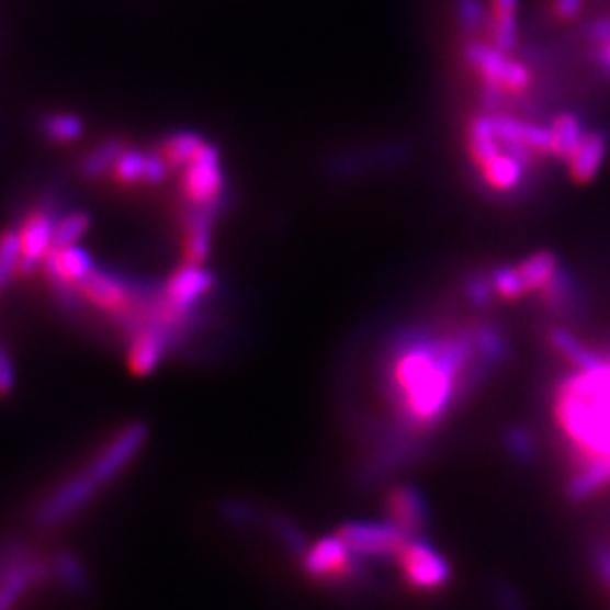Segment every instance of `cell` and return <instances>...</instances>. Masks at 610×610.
<instances>
[{
	"label": "cell",
	"mask_w": 610,
	"mask_h": 610,
	"mask_svg": "<svg viewBox=\"0 0 610 610\" xmlns=\"http://www.w3.org/2000/svg\"><path fill=\"white\" fill-rule=\"evenodd\" d=\"M339 536L347 541L349 550L369 563H389L400 558L405 545L414 533L400 527L396 520H351L341 527Z\"/></svg>",
	"instance_id": "cell-1"
},
{
	"label": "cell",
	"mask_w": 610,
	"mask_h": 610,
	"mask_svg": "<svg viewBox=\"0 0 610 610\" xmlns=\"http://www.w3.org/2000/svg\"><path fill=\"white\" fill-rule=\"evenodd\" d=\"M181 193L190 208L217 217L224 206V172L217 147L206 143L200 155L181 170Z\"/></svg>",
	"instance_id": "cell-2"
},
{
	"label": "cell",
	"mask_w": 610,
	"mask_h": 610,
	"mask_svg": "<svg viewBox=\"0 0 610 610\" xmlns=\"http://www.w3.org/2000/svg\"><path fill=\"white\" fill-rule=\"evenodd\" d=\"M398 565L405 584L414 590H439L452 579L450 561L430 539H426V533H414L398 558Z\"/></svg>",
	"instance_id": "cell-3"
},
{
	"label": "cell",
	"mask_w": 610,
	"mask_h": 610,
	"mask_svg": "<svg viewBox=\"0 0 610 610\" xmlns=\"http://www.w3.org/2000/svg\"><path fill=\"white\" fill-rule=\"evenodd\" d=\"M464 61L479 72L482 80L498 82L507 91L520 93L531 82V70L522 64L509 57V53L500 50L498 46H488L479 39H468L462 48Z\"/></svg>",
	"instance_id": "cell-4"
},
{
	"label": "cell",
	"mask_w": 610,
	"mask_h": 610,
	"mask_svg": "<svg viewBox=\"0 0 610 610\" xmlns=\"http://www.w3.org/2000/svg\"><path fill=\"white\" fill-rule=\"evenodd\" d=\"M495 129H498V138L502 143V149L511 151L516 159H520L524 166L531 163V155H550L552 157V129L536 125V123H524L511 116H495Z\"/></svg>",
	"instance_id": "cell-5"
},
{
	"label": "cell",
	"mask_w": 610,
	"mask_h": 610,
	"mask_svg": "<svg viewBox=\"0 0 610 610\" xmlns=\"http://www.w3.org/2000/svg\"><path fill=\"white\" fill-rule=\"evenodd\" d=\"M353 561V552L349 550L347 541L332 533V536L319 539L301 554V567L305 575L315 581H341Z\"/></svg>",
	"instance_id": "cell-6"
},
{
	"label": "cell",
	"mask_w": 610,
	"mask_h": 610,
	"mask_svg": "<svg viewBox=\"0 0 610 610\" xmlns=\"http://www.w3.org/2000/svg\"><path fill=\"white\" fill-rule=\"evenodd\" d=\"M57 219L50 208H34L21 224V267L19 274L30 276L36 267L44 262L48 251L53 249Z\"/></svg>",
	"instance_id": "cell-7"
},
{
	"label": "cell",
	"mask_w": 610,
	"mask_h": 610,
	"mask_svg": "<svg viewBox=\"0 0 610 610\" xmlns=\"http://www.w3.org/2000/svg\"><path fill=\"white\" fill-rule=\"evenodd\" d=\"M50 575V563L27 554L0 579V610H14L34 586H39Z\"/></svg>",
	"instance_id": "cell-8"
},
{
	"label": "cell",
	"mask_w": 610,
	"mask_h": 610,
	"mask_svg": "<svg viewBox=\"0 0 610 610\" xmlns=\"http://www.w3.org/2000/svg\"><path fill=\"white\" fill-rule=\"evenodd\" d=\"M387 509L392 520H396L409 533H423L430 522V502L423 488H418L416 484H396L389 490Z\"/></svg>",
	"instance_id": "cell-9"
},
{
	"label": "cell",
	"mask_w": 610,
	"mask_h": 610,
	"mask_svg": "<svg viewBox=\"0 0 610 610\" xmlns=\"http://www.w3.org/2000/svg\"><path fill=\"white\" fill-rule=\"evenodd\" d=\"M550 347L572 366L581 373H597L608 364V358H603L599 351L588 347L575 332L565 326H552L547 330Z\"/></svg>",
	"instance_id": "cell-10"
},
{
	"label": "cell",
	"mask_w": 610,
	"mask_h": 610,
	"mask_svg": "<svg viewBox=\"0 0 610 610\" xmlns=\"http://www.w3.org/2000/svg\"><path fill=\"white\" fill-rule=\"evenodd\" d=\"M610 486V456H588L565 484V498L572 505H584Z\"/></svg>",
	"instance_id": "cell-11"
},
{
	"label": "cell",
	"mask_w": 610,
	"mask_h": 610,
	"mask_svg": "<svg viewBox=\"0 0 610 610\" xmlns=\"http://www.w3.org/2000/svg\"><path fill=\"white\" fill-rule=\"evenodd\" d=\"M541 294L547 313H552L554 317L577 315L584 305V292L579 287L577 276L563 264L556 276L541 290Z\"/></svg>",
	"instance_id": "cell-12"
},
{
	"label": "cell",
	"mask_w": 610,
	"mask_h": 610,
	"mask_svg": "<svg viewBox=\"0 0 610 610\" xmlns=\"http://www.w3.org/2000/svg\"><path fill=\"white\" fill-rule=\"evenodd\" d=\"M475 341V360L495 373L511 360V344L507 335L493 321H477L471 326Z\"/></svg>",
	"instance_id": "cell-13"
},
{
	"label": "cell",
	"mask_w": 610,
	"mask_h": 610,
	"mask_svg": "<svg viewBox=\"0 0 610 610\" xmlns=\"http://www.w3.org/2000/svg\"><path fill=\"white\" fill-rule=\"evenodd\" d=\"M606 157H608V134L601 129L586 132L579 149L575 151V157L567 161L572 181L590 183L603 168Z\"/></svg>",
	"instance_id": "cell-14"
},
{
	"label": "cell",
	"mask_w": 610,
	"mask_h": 610,
	"mask_svg": "<svg viewBox=\"0 0 610 610\" xmlns=\"http://www.w3.org/2000/svg\"><path fill=\"white\" fill-rule=\"evenodd\" d=\"M215 217L200 208H190L183 219V262L204 264L211 253V224Z\"/></svg>",
	"instance_id": "cell-15"
},
{
	"label": "cell",
	"mask_w": 610,
	"mask_h": 610,
	"mask_svg": "<svg viewBox=\"0 0 610 610\" xmlns=\"http://www.w3.org/2000/svg\"><path fill=\"white\" fill-rule=\"evenodd\" d=\"M468 151L473 163L484 168L502 151V143L498 138V129H495V116L493 113H479L468 125Z\"/></svg>",
	"instance_id": "cell-16"
},
{
	"label": "cell",
	"mask_w": 610,
	"mask_h": 610,
	"mask_svg": "<svg viewBox=\"0 0 610 610\" xmlns=\"http://www.w3.org/2000/svg\"><path fill=\"white\" fill-rule=\"evenodd\" d=\"M518 3L520 0H490V39L505 53L518 48Z\"/></svg>",
	"instance_id": "cell-17"
},
{
	"label": "cell",
	"mask_w": 610,
	"mask_h": 610,
	"mask_svg": "<svg viewBox=\"0 0 610 610\" xmlns=\"http://www.w3.org/2000/svg\"><path fill=\"white\" fill-rule=\"evenodd\" d=\"M550 129H552V157L567 163L572 157H575V151L579 149L586 136V127L581 118L575 116V113H561V116L554 118Z\"/></svg>",
	"instance_id": "cell-18"
},
{
	"label": "cell",
	"mask_w": 610,
	"mask_h": 610,
	"mask_svg": "<svg viewBox=\"0 0 610 610\" xmlns=\"http://www.w3.org/2000/svg\"><path fill=\"white\" fill-rule=\"evenodd\" d=\"M518 267L529 292H541L561 270V258L552 249H541L527 256Z\"/></svg>",
	"instance_id": "cell-19"
},
{
	"label": "cell",
	"mask_w": 610,
	"mask_h": 610,
	"mask_svg": "<svg viewBox=\"0 0 610 610\" xmlns=\"http://www.w3.org/2000/svg\"><path fill=\"white\" fill-rule=\"evenodd\" d=\"M522 174H524V163L516 159L507 149H502L498 157L482 168L484 181L493 190H502V193L513 190L522 181Z\"/></svg>",
	"instance_id": "cell-20"
},
{
	"label": "cell",
	"mask_w": 610,
	"mask_h": 610,
	"mask_svg": "<svg viewBox=\"0 0 610 610\" xmlns=\"http://www.w3.org/2000/svg\"><path fill=\"white\" fill-rule=\"evenodd\" d=\"M204 145H206V140L195 132H177L161 143L159 151L172 170H183L200 155V149Z\"/></svg>",
	"instance_id": "cell-21"
},
{
	"label": "cell",
	"mask_w": 610,
	"mask_h": 610,
	"mask_svg": "<svg viewBox=\"0 0 610 610\" xmlns=\"http://www.w3.org/2000/svg\"><path fill=\"white\" fill-rule=\"evenodd\" d=\"M50 572L59 579V584L70 590V592H82L89 588V575L82 561L70 554V552H59L50 561Z\"/></svg>",
	"instance_id": "cell-22"
},
{
	"label": "cell",
	"mask_w": 610,
	"mask_h": 610,
	"mask_svg": "<svg viewBox=\"0 0 610 610\" xmlns=\"http://www.w3.org/2000/svg\"><path fill=\"white\" fill-rule=\"evenodd\" d=\"M456 25L468 36L475 39L486 27H490V10L484 0H456L454 3Z\"/></svg>",
	"instance_id": "cell-23"
},
{
	"label": "cell",
	"mask_w": 610,
	"mask_h": 610,
	"mask_svg": "<svg viewBox=\"0 0 610 610\" xmlns=\"http://www.w3.org/2000/svg\"><path fill=\"white\" fill-rule=\"evenodd\" d=\"M125 149L127 147L123 140H106V143L98 145L91 155H87L84 161L80 163V174L84 179H95V177L113 170V166L118 163Z\"/></svg>",
	"instance_id": "cell-24"
},
{
	"label": "cell",
	"mask_w": 610,
	"mask_h": 610,
	"mask_svg": "<svg viewBox=\"0 0 610 610\" xmlns=\"http://www.w3.org/2000/svg\"><path fill=\"white\" fill-rule=\"evenodd\" d=\"M502 445L507 454L518 464H533L539 460V441L531 434V430L522 426H511L502 434Z\"/></svg>",
	"instance_id": "cell-25"
},
{
	"label": "cell",
	"mask_w": 610,
	"mask_h": 610,
	"mask_svg": "<svg viewBox=\"0 0 610 610\" xmlns=\"http://www.w3.org/2000/svg\"><path fill=\"white\" fill-rule=\"evenodd\" d=\"M42 132L53 143H72L84 134V123L75 113H50L42 123Z\"/></svg>",
	"instance_id": "cell-26"
},
{
	"label": "cell",
	"mask_w": 610,
	"mask_h": 610,
	"mask_svg": "<svg viewBox=\"0 0 610 610\" xmlns=\"http://www.w3.org/2000/svg\"><path fill=\"white\" fill-rule=\"evenodd\" d=\"M462 292H464V298L477 310H488L495 303V298H498V292H495L493 281H490V272H482V270L466 274Z\"/></svg>",
	"instance_id": "cell-27"
},
{
	"label": "cell",
	"mask_w": 610,
	"mask_h": 610,
	"mask_svg": "<svg viewBox=\"0 0 610 610\" xmlns=\"http://www.w3.org/2000/svg\"><path fill=\"white\" fill-rule=\"evenodd\" d=\"M490 281H493L495 292H498V296L505 301H518L524 294H529V287L522 279L520 267L498 264L495 270H490Z\"/></svg>",
	"instance_id": "cell-28"
},
{
	"label": "cell",
	"mask_w": 610,
	"mask_h": 610,
	"mask_svg": "<svg viewBox=\"0 0 610 610\" xmlns=\"http://www.w3.org/2000/svg\"><path fill=\"white\" fill-rule=\"evenodd\" d=\"M89 226H91V217H89L87 213H80V211L68 213L66 217L57 219L53 247L61 249V247L78 245V242H80V238L89 231Z\"/></svg>",
	"instance_id": "cell-29"
},
{
	"label": "cell",
	"mask_w": 610,
	"mask_h": 610,
	"mask_svg": "<svg viewBox=\"0 0 610 610\" xmlns=\"http://www.w3.org/2000/svg\"><path fill=\"white\" fill-rule=\"evenodd\" d=\"M21 267V236L19 231L0 234V290L5 283L19 274Z\"/></svg>",
	"instance_id": "cell-30"
},
{
	"label": "cell",
	"mask_w": 610,
	"mask_h": 610,
	"mask_svg": "<svg viewBox=\"0 0 610 610\" xmlns=\"http://www.w3.org/2000/svg\"><path fill=\"white\" fill-rule=\"evenodd\" d=\"M145 159H147V151L140 149H125L118 163L113 166V177H116L118 183L123 185H132L145 179Z\"/></svg>",
	"instance_id": "cell-31"
},
{
	"label": "cell",
	"mask_w": 610,
	"mask_h": 610,
	"mask_svg": "<svg viewBox=\"0 0 610 610\" xmlns=\"http://www.w3.org/2000/svg\"><path fill=\"white\" fill-rule=\"evenodd\" d=\"M488 592H490L493 606L498 610H529L522 592L507 579H493Z\"/></svg>",
	"instance_id": "cell-32"
},
{
	"label": "cell",
	"mask_w": 610,
	"mask_h": 610,
	"mask_svg": "<svg viewBox=\"0 0 610 610\" xmlns=\"http://www.w3.org/2000/svg\"><path fill=\"white\" fill-rule=\"evenodd\" d=\"M270 524H272V529L276 531L279 541H281L290 552H294V554L301 556L305 550L310 547L308 541H305V536H303V531L294 524V520H290V518H285V516H270Z\"/></svg>",
	"instance_id": "cell-33"
},
{
	"label": "cell",
	"mask_w": 610,
	"mask_h": 610,
	"mask_svg": "<svg viewBox=\"0 0 610 610\" xmlns=\"http://www.w3.org/2000/svg\"><path fill=\"white\" fill-rule=\"evenodd\" d=\"M170 166L168 161L161 157V151H147V159H145V183H163L170 174Z\"/></svg>",
	"instance_id": "cell-34"
},
{
	"label": "cell",
	"mask_w": 610,
	"mask_h": 610,
	"mask_svg": "<svg viewBox=\"0 0 610 610\" xmlns=\"http://www.w3.org/2000/svg\"><path fill=\"white\" fill-rule=\"evenodd\" d=\"M505 87L498 84V82H488V80H482L479 84V100H482V106L486 113H493L495 116V111H500L502 104H505Z\"/></svg>",
	"instance_id": "cell-35"
},
{
	"label": "cell",
	"mask_w": 610,
	"mask_h": 610,
	"mask_svg": "<svg viewBox=\"0 0 610 610\" xmlns=\"http://www.w3.org/2000/svg\"><path fill=\"white\" fill-rule=\"evenodd\" d=\"M586 39L592 44L597 50L610 44V16H595L584 25Z\"/></svg>",
	"instance_id": "cell-36"
},
{
	"label": "cell",
	"mask_w": 610,
	"mask_h": 610,
	"mask_svg": "<svg viewBox=\"0 0 610 610\" xmlns=\"http://www.w3.org/2000/svg\"><path fill=\"white\" fill-rule=\"evenodd\" d=\"M16 383V369L10 351L0 344V396H8Z\"/></svg>",
	"instance_id": "cell-37"
},
{
	"label": "cell",
	"mask_w": 610,
	"mask_h": 610,
	"mask_svg": "<svg viewBox=\"0 0 610 610\" xmlns=\"http://www.w3.org/2000/svg\"><path fill=\"white\" fill-rule=\"evenodd\" d=\"M592 565L606 588L610 590V543H597L592 547Z\"/></svg>",
	"instance_id": "cell-38"
},
{
	"label": "cell",
	"mask_w": 610,
	"mask_h": 610,
	"mask_svg": "<svg viewBox=\"0 0 610 610\" xmlns=\"http://www.w3.org/2000/svg\"><path fill=\"white\" fill-rule=\"evenodd\" d=\"M584 3L586 0H554V14L561 21H572L581 14Z\"/></svg>",
	"instance_id": "cell-39"
},
{
	"label": "cell",
	"mask_w": 610,
	"mask_h": 610,
	"mask_svg": "<svg viewBox=\"0 0 610 610\" xmlns=\"http://www.w3.org/2000/svg\"><path fill=\"white\" fill-rule=\"evenodd\" d=\"M597 64H599L601 72L610 75V44L603 46V48H599V53H597Z\"/></svg>",
	"instance_id": "cell-40"
}]
</instances>
